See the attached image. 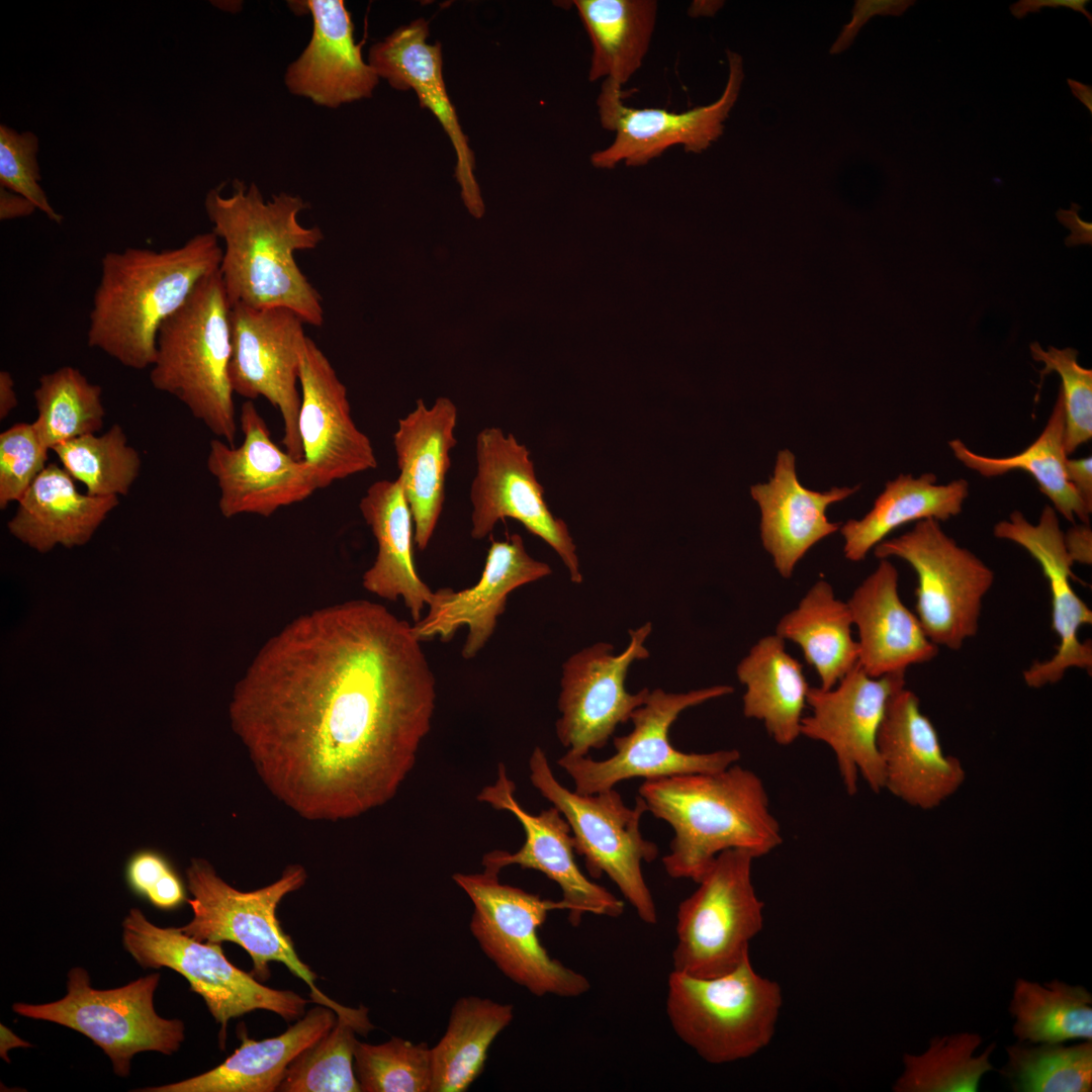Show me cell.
I'll return each mask as SVG.
<instances>
[{"mask_svg":"<svg viewBox=\"0 0 1092 1092\" xmlns=\"http://www.w3.org/2000/svg\"><path fill=\"white\" fill-rule=\"evenodd\" d=\"M413 623L353 599L297 616L236 684L234 732L280 802L308 820L390 801L431 729L436 678Z\"/></svg>","mask_w":1092,"mask_h":1092,"instance_id":"6da1fadb","label":"cell"},{"mask_svg":"<svg viewBox=\"0 0 1092 1092\" xmlns=\"http://www.w3.org/2000/svg\"><path fill=\"white\" fill-rule=\"evenodd\" d=\"M221 187L207 192L204 207L211 232L224 243L218 271L230 305L285 307L322 327V296L295 260L296 252L313 250L324 240L320 228L298 220L308 204L285 192L265 201L256 184L239 180L230 196L221 195Z\"/></svg>","mask_w":1092,"mask_h":1092,"instance_id":"7a4b0ae2","label":"cell"},{"mask_svg":"<svg viewBox=\"0 0 1092 1092\" xmlns=\"http://www.w3.org/2000/svg\"><path fill=\"white\" fill-rule=\"evenodd\" d=\"M221 257L212 232L172 249L107 252L89 313L88 346L131 369L152 366L160 328L219 269Z\"/></svg>","mask_w":1092,"mask_h":1092,"instance_id":"3957f363","label":"cell"},{"mask_svg":"<svg viewBox=\"0 0 1092 1092\" xmlns=\"http://www.w3.org/2000/svg\"><path fill=\"white\" fill-rule=\"evenodd\" d=\"M638 795L673 829L662 857L673 879L696 883L725 850L743 849L757 858L783 842L762 780L736 763L717 772L645 780Z\"/></svg>","mask_w":1092,"mask_h":1092,"instance_id":"277c9868","label":"cell"},{"mask_svg":"<svg viewBox=\"0 0 1092 1092\" xmlns=\"http://www.w3.org/2000/svg\"><path fill=\"white\" fill-rule=\"evenodd\" d=\"M230 308L217 270L160 328L150 380L157 390L183 402L212 434L235 446Z\"/></svg>","mask_w":1092,"mask_h":1092,"instance_id":"5b68a950","label":"cell"},{"mask_svg":"<svg viewBox=\"0 0 1092 1092\" xmlns=\"http://www.w3.org/2000/svg\"><path fill=\"white\" fill-rule=\"evenodd\" d=\"M783 994L754 971L749 956L733 971L695 977L672 971L666 1013L675 1034L704 1061L722 1065L750 1058L771 1040Z\"/></svg>","mask_w":1092,"mask_h":1092,"instance_id":"8992f818","label":"cell"},{"mask_svg":"<svg viewBox=\"0 0 1092 1092\" xmlns=\"http://www.w3.org/2000/svg\"><path fill=\"white\" fill-rule=\"evenodd\" d=\"M186 876L192 894L187 902L193 917L180 927L182 932L201 942L239 944L250 954L253 973L262 980L269 977L270 962L282 963L308 985L313 1002L332 1008L337 1015L349 1011L350 1007L340 1005L316 988L315 973L300 961L276 917L281 900L304 885L303 867L288 866L277 881L249 892L225 883L204 859H192Z\"/></svg>","mask_w":1092,"mask_h":1092,"instance_id":"52a82bcc","label":"cell"},{"mask_svg":"<svg viewBox=\"0 0 1092 1092\" xmlns=\"http://www.w3.org/2000/svg\"><path fill=\"white\" fill-rule=\"evenodd\" d=\"M529 769L534 788L569 824L575 853L583 856L590 877L607 875L638 917L647 924H656L657 909L642 863L656 859L659 850L640 831L641 818L647 812L644 800L638 795L635 806L630 808L615 788L593 795L566 789L554 777L539 746L530 756Z\"/></svg>","mask_w":1092,"mask_h":1092,"instance_id":"ba28073f","label":"cell"},{"mask_svg":"<svg viewBox=\"0 0 1092 1092\" xmlns=\"http://www.w3.org/2000/svg\"><path fill=\"white\" fill-rule=\"evenodd\" d=\"M452 879L473 904L472 935L506 977L536 996L577 997L589 990V981L551 958L538 937L548 913L565 910L561 900L502 884L498 874L487 871Z\"/></svg>","mask_w":1092,"mask_h":1092,"instance_id":"9c48e42d","label":"cell"},{"mask_svg":"<svg viewBox=\"0 0 1092 1092\" xmlns=\"http://www.w3.org/2000/svg\"><path fill=\"white\" fill-rule=\"evenodd\" d=\"M755 858L743 849L719 853L680 902L672 971L717 977L749 956V943L763 927L764 904L751 878Z\"/></svg>","mask_w":1092,"mask_h":1092,"instance_id":"30bf717a","label":"cell"},{"mask_svg":"<svg viewBox=\"0 0 1092 1092\" xmlns=\"http://www.w3.org/2000/svg\"><path fill=\"white\" fill-rule=\"evenodd\" d=\"M160 974L154 973L109 990L91 987L86 970L68 974V992L46 1004L15 1003L22 1016L52 1021L89 1037L111 1060L115 1074H129L130 1060L145 1051L172 1055L184 1040V1023L165 1019L154 1008Z\"/></svg>","mask_w":1092,"mask_h":1092,"instance_id":"8fae6325","label":"cell"},{"mask_svg":"<svg viewBox=\"0 0 1092 1092\" xmlns=\"http://www.w3.org/2000/svg\"><path fill=\"white\" fill-rule=\"evenodd\" d=\"M939 523L918 521L905 534L876 545L874 554L910 564L917 576L916 616L926 635L938 647L959 650L978 631L983 598L994 582V572Z\"/></svg>","mask_w":1092,"mask_h":1092,"instance_id":"7c38bea8","label":"cell"},{"mask_svg":"<svg viewBox=\"0 0 1092 1092\" xmlns=\"http://www.w3.org/2000/svg\"><path fill=\"white\" fill-rule=\"evenodd\" d=\"M733 687L720 685L687 693H666L661 689L649 695L632 716L633 730L613 738L616 752L605 760L589 756L562 755L557 764L563 768L580 795H593L613 789L620 782L642 778L711 774L739 761L737 749L712 752H684L669 741V729L680 713L713 699L732 694Z\"/></svg>","mask_w":1092,"mask_h":1092,"instance_id":"4fadbf2b","label":"cell"},{"mask_svg":"<svg viewBox=\"0 0 1092 1092\" xmlns=\"http://www.w3.org/2000/svg\"><path fill=\"white\" fill-rule=\"evenodd\" d=\"M125 949L143 968L172 969L199 994L216 1022L224 1046L230 1019L257 1009L272 1011L287 1021L304 1013L307 1001L290 990H276L238 969L224 956L220 943L201 942L180 927H159L132 908L124 918Z\"/></svg>","mask_w":1092,"mask_h":1092,"instance_id":"5bb4252c","label":"cell"},{"mask_svg":"<svg viewBox=\"0 0 1092 1092\" xmlns=\"http://www.w3.org/2000/svg\"><path fill=\"white\" fill-rule=\"evenodd\" d=\"M302 318L285 307L257 308L236 303L230 308L229 376L234 393L248 399L265 397L282 418L285 451L303 459L298 431L300 350L306 338Z\"/></svg>","mask_w":1092,"mask_h":1092,"instance_id":"9a60e30c","label":"cell"},{"mask_svg":"<svg viewBox=\"0 0 1092 1092\" xmlns=\"http://www.w3.org/2000/svg\"><path fill=\"white\" fill-rule=\"evenodd\" d=\"M476 473L470 487L471 532L480 540L498 521H519L561 558L570 579L582 581L575 544L567 525L555 518L544 499L527 447L499 428L482 429L475 440Z\"/></svg>","mask_w":1092,"mask_h":1092,"instance_id":"2e32d148","label":"cell"},{"mask_svg":"<svg viewBox=\"0 0 1092 1092\" xmlns=\"http://www.w3.org/2000/svg\"><path fill=\"white\" fill-rule=\"evenodd\" d=\"M651 623L630 630V641L620 654L613 646L600 642L571 655L562 666L558 697L560 717L556 735L566 753L586 756L592 749L603 748L617 726L628 722L633 712L644 704L649 690L636 694L626 690L630 665L649 656L644 643L651 633Z\"/></svg>","mask_w":1092,"mask_h":1092,"instance_id":"e0dca14e","label":"cell"},{"mask_svg":"<svg viewBox=\"0 0 1092 1092\" xmlns=\"http://www.w3.org/2000/svg\"><path fill=\"white\" fill-rule=\"evenodd\" d=\"M905 685V672L875 677L857 664L831 689L810 687L811 714L802 719L801 735L831 748L849 796L859 778L873 792L884 790L878 734L891 698Z\"/></svg>","mask_w":1092,"mask_h":1092,"instance_id":"ac0fdd59","label":"cell"},{"mask_svg":"<svg viewBox=\"0 0 1092 1092\" xmlns=\"http://www.w3.org/2000/svg\"><path fill=\"white\" fill-rule=\"evenodd\" d=\"M729 66L727 84L721 97L705 106L685 112L662 108H634L623 102L622 88L609 79L603 81L597 99L600 121L615 132L613 143L590 156L600 169H611L620 162L641 167L660 157L668 148L681 145L688 153H701L723 133L724 121L734 106L744 78L742 58L726 53Z\"/></svg>","mask_w":1092,"mask_h":1092,"instance_id":"d6986e66","label":"cell"},{"mask_svg":"<svg viewBox=\"0 0 1092 1092\" xmlns=\"http://www.w3.org/2000/svg\"><path fill=\"white\" fill-rule=\"evenodd\" d=\"M243 443L232 446L210 441L208 471L219 487L218 508L224 518L252 514L270 517L283 507L302 502L322 488L314 468L277 446L255 404L241 408Z\"/></svg>","mask_w":1092,"mask_h":1092,"instance_id":"ffe728a7","label":"cell"},{"mask_svg":"<svg viewBox=\"0 0 1092 1092\" xmlns=\"http://www.w3.org/2000/svg\"><path fill=\"white\" fill-rule=\"evenodd\" d=\"M516 785L508 777L503 762L497 765V778L483 787L477 795L479 802L495 810L512 813L521 823L525 841L516 852L493 850L484 854V871L499 874L517 864L544 874L561 889V901L568 911L572 926H578L584 914L617 918L624 912V902L601 885L587 879L574 858V838L564 816L552 806L533 815L515 798Z\"/></svg>","mask_w":1092,"mask_h":1092,"instance_id":"44dd1931","label":"cell"},{"mask_svg":"<svg viewBox=\"0 0 1092 1092\" xmlns=\"http://www.w3.org/2000/svg\"><path fill=\"white\" fill-rule=\"evenodd\" d=\"M994 536L1018 544L1040 565L1049 580L1052 599V627L1060 642L1056 653L1045 661L1034 662L1022 673L1029 688L1039 689L1060 681L1071 667L1092 671L1091 640L1080 641L1078 632L1092 623V612L1076 594L1071 580L1077 579L1074 564L1053 507L1046 506L1037 524H1030L1014 511L1009 520L997 523Z\"/></svg>","mask_w":1092,"mask_h":1092,"instance_id":"7402d4cb","label":"cell"},{"mask_svg":"<svg viewBox=\"0 0 1092 1092\" xmlns=\"http://www.w3.org/2000/svg\"><path fill=\"white\" fill-rule=\"evenodd\" d=\"M298 431L303 459L322 488L377 467L370 439L351 417L347 388L325 353L306 336L300 350Z\"/></svg>","mask_w":1092,"mask_h":1092,"instance_id":"603a6c76","label":"cell"},{"mask_svg":"<svg viewBox=\"0 0 1092 1092\" xmlns=\"http://www.w3.org/2000/svg\"><path fill=\"white\" fill-rule=\"evenodd\" d=\"M551 572L547 563L529 555L519 534L505 541L492 540L478 581L458 592L450 587L434 592L427 614L413 623L415 633L421 641L435 637L447 641L466 626L461 656L471 659L494 633L509 595Z\"/></svg>","mask_w":1092,"mask_h":1092,"instance_id":"cb8c5ba5","label":"cell"},{"mask_svg":"<svg viewBox=\"0 0 1092 1092\" xmlns=\"http://www.w3.org/2000/svg\"><path fill=\"white\" fill-rule=\"evenodd\" d=\"M884 790L904 803L931 810L966 780L961 760L944 752L937 730L906 687L890 700L878 734Z\"/></svg>","mask_w":1092,"mask_h":1092,"instance_id":"d4e9b609","label":"cell"},{"mask_svg":"<svg viewBox=\"0 0 1092 1092\" xmlns=\"http://www.w3.org/2000/svg\"><path fill=\"white\" fill-rule=\"evenodd\" d=\"M429 22L424 18L416 19L373 44L368 63L391 87L413 89L421 106L428 108L439 120L455 150V176L462 199L470 213L480 217L484 204L474 176V156L447 94L441 44L429 43Z\"/></svg>","mask_w":1092,"mask_h":1092,"instance_id":"484cf974","label":"cell"},{"mask_svg":"<svg viewBox=\"0 0 1092 1092\" xmlns=\"http://www.w3.org/2000/svg\"><path fill=\"white\" fill-rule=\"evenodd\" d=\"M313 19L310 40L289 65L285 84L295 95L331 108L368 98L379 77L354 40L351 15L342 0L295 2Z\"/></svg>","mask_w":1092,"mask_h":1092,"instance_id":"4316f807","label":"cell"},{"mask_svg":"<svg viewBox=\"0 0 1092 1092\" xmlns=\"http://www.w3.org/2000/svg\"><path fill=\"white\" fill-rule=\"evenodd\" d=\"M456 423L457 408L449 398L439 397L431 407L420 399L398 421L392 436L396 479L410 506L421 551L428 547L443 510L449 452L457 444Z\"/></svg>","mask_w":1092,"mask_h":1092,"instance_id":"83f0119b","label":"cell"},{"mask_svg":"<svg viewBox=\"0 0 1092 1092\" xmlns=\"http://www.w3.org/2000/svg\"><path fill=\"white\" fill-rule=\"evenodd\" d=\"M898 571L888 559L853 590L847 601L857 629V664L871 676L905 672L938 654L916 614L902 602Z\"/></svg>","mask_w":1092,"mask_h":1092,"instance_id":"f1b7e54d","label":"cell"},{"mask_svg":"<svg viewBox=\"0 0 1092 1092\" xmlns=\"http://www.w3.org/2000/svg\"><path fill=\"white\" fill-rule=\"evenodd\" d=\"M857 488L808 489L798 479L794 454L790 450L778 453L774 475L766 483L752 485L750 493L760 510L762 546L783 577L792 576L811 547L839 530L838 523L827 519L826 510Z\"/></svg>","mask_w":1092,"mask_h":1092,"instance_id":"f546056e","label":"cell"},{"mask_svg":"<svg viewBox=\"0 0 1092 1092\" xmlns=\"http://www.w3.org/2000/svg\"><path fill=\"white\" fill-rule=\"evenodd\" d=\"M359 509L377 544L375 559L363 573L362 585L380 599H401L416 623L434 590L416 569L414 520L400 483L397 479L375 481L361 498Z\"/></svg>","mask_w":1092,"mask_h":1092,"instance_id":"4dcf8cb0","label":"cell"},{"mask_svg":"<svg viewBox=\"0 0 1092 1092\" xmlns=\"http://www.w3.org/2000/svg\"><path fill=\"white\" fill-rule=\"evenodd\" d=\"M17 503V511L7 524L10 534L46 553L57 545L73 548L86 544L118 505V498L80 492L69 473L51 463Z\"/></svg>","mask_w":1092,"mask_h":1092,"instance_id":"1f68e13d","label":"cell"},{"mask_svg":"<svg viewBox=\"0 0 1092 1092\" xmlns=\"http://www.w3.org/2000/svg\"><path fill=\"white\" fill-rule=\"evenodd\" d=\"M337 1013L318 1004L282 1034L254 1040L241 1034L242 1043L223 1063L193 1078L141 1092H273L287 1068L307 1046L336 1023Z\"/></svg>","mask_w":1092,"mask_h":1092,"instance_id":"d6a6232c","label":"cell"},{"mask_svg":"<svg viewBox=\"0 0 1092 1092\" xmlns=\"http://www.w3.org/2000/svg\"><path fill=\"white\" fill-rule=\"evenodd\" d=\"M736 674L745 686L744 716L762 722L779 745L793 744L801 736L810 687L785 640L777 634L760 638L740 660Z\"/></svg>","mask_w":1092,"mask_h":1092,"instance_id":"836d02e7","label":"cell"},{"mask_svg":"<svg viewBox=\"0 0 1092 1092\" xmlns=\"http://www.w3.org/2000/svg\"><path fill=\"white\" fill-rule=\"evenodd\" d=\"M968 495L969 482L963 478L939 484L934 473L918 477L901 474L886 483L863 518L841 526L844 555L851 561L863 560L870 550L905 524L926 519L941 522L958 516Z\"/></svg>","mask_w":1092,"mask_h":1092,"instance_id":"e575fe53","label":"cell"},{"mask_svg":"<svg viewBox=\"0 0 1092 1092\" xmlns=\"http://www.w3.org/2000/svg\"><path fill=\"white\" fill-rule=\"evenodd\" d=\"M847 602L839 600L824 579L817 580L798 606L778 622L776 633L796 643L820 679L833 688L858 662V645L851 633Z\"/></svg>","mask_w":1092,"mask_h":1092,"instance_id":"d590c367","label":"cell"},{"mask_svg":"<svg viewBox=\"0 0 1092 1092\" xmlns=\"http://www.w3.org/2000/svg\"><path fill=\"white\" fill-rule=\"evenodd\" d=\"M593 54L588 80L609 79L621 88L640 69L654 31V0H574Z\"/></svg>","mask_w":1092,"mask_h":1092,"instance_id":"8d00e7d4","label":"cell"},{"mask_svg":"<svg viewBox=\"0 0 1092 1092\" xmlns=\"http://www.w3.org/2000/svg\"><path fill=\"white\" fill-rule=\"evenodd\" d=\"M510 1004L487 998H459L451 1009L446 1032L431 1049L430 1092H463L483 1071L494 1038L512 1021Z\"/></svg>","mask_w":1092,"mask_h":1092,"instance_id":"74e56055","label":"cell"},{"mask_svg":"<svg viewBox=\"0 0 1092 1092\" xmlns=\"http://www.w3.org/2000/svg\"><path fill=\"white\" fill-rule=\"evenodd\" d=\"M1065 414L1058 394L1053 411L1040 435L1026 449L1008 457H989L973 452L960 439L948 442L954 457L966 467L984 477H996L1013 470L1029 473L1053 504L1056 512L1074 523L1078 518L1089 524L1090 513L1068 480L1064 446Z\"/></svg>","mask_w":1092,"mask_h":1092,"instance_id":"f35d334b","label":"cell"},{"mask_svg":"<svg viewBox=\"0 0 1092 1092\" xmlns=\"http://www.w3.org/2000/svg\"><path fill=\"white\" fill-rule=\"evenodd\" d=\"M1009 1011L1019 1041L1063 1043L1092 1040V996L1082 986L1059 980L1043 986L1025 979L1014 983Z\"/></svg>","mask_w":1092,"mask_h":1092,"instance_id":"ab89813d","label":"cell"},{"mask_svg":"<svg viewBox=\"0 0 1092 1092\" xmlns=\"http://www.w3.org/2000/svg\"><path fill=\"white\" fill-rule=\"evenodd\" d=\"M33 397L37 417L32 424L50 450L103 427L102 387L77 368L63 366L41 375Z\"/></svg>","mask_w":1092,"mask_h":1092,"instance_id":"60d3db41","label":"cell"},{"mask_svg":"<svg viewBox=\"0 0 1092 1092\" xmlns=\"http://www.w3.org/2000/svg\"><path fill=\"white\" fill-rule=\"evenodd\" d=\"M367 1014L368 1009L355 1016L337 1015L335 1025L292 1061L277 1091H361L354 1071L355 1035L373 1028Z\"/></svg>","mask_w":1092,"mask_h":1092,"instance_id":"b9f144b4","label":"cell"},{"mask_svg":"<svg viewBox=\"0 0 1092 1092\" xmlns=\"http://www.w3.org/2000/svg\"><path fill=\"white\" fill-rule=\"evenodd\" d=\"M977 1033L935 1036L922 1055H904V1072L896 1081V1092H974L981 1077L993 1067L989 1057L995 1043L978 1056L981 1044Z\"/></svg>","mask_w":1092,"mask_h":1092,"instance_id":"7bdbcfd3","label":"cell"},{"mask_svg":"<svg viewBox=\"0 0 1092 1092\" xmlns=\"http://www.w3.org/2000/svg\"><path fill=\"white\" fill-rule=\"evenodd\" d=\"M61 466L94 496L126 495L138 478L142 460L114 424L101 435L89 434L56 446Z\"/></svg>","mask_w":1092,"mask_h":1092,"instance_id":"ee69618b","label":"cell"},{"mask_svg":"<svg viewBox=\"0 0 1092 1092\" xmlns=\"http://www.w3.org/2000/svg\"><path fill=\"white\" fill-rule=\"evenodd\" d=\"M1008 1061L999 1072L1017 1092H1090L1092 1090V1041L1063 1043L1030 1042L1006 1046Z\"/></svg>","mask_w":1092,"mask_h":1092,"instance_id":"f6af8a7d","label":"cell"},{"mask_svg":"<svg viewBox=\"0 0 1092 1092\" xmlns=\"http://www.w3.org/2000/svg\"><path fill=\"white\" fill-rule=\"evenodd\" d=\"M354 1071L363 1092H430L431 1048L399 1037L381 1044L358 1040Z\"/></svg>","mask_w":1092,"mask_h":1092,"instance_id":"bcb514c9","label":"cell"},{"mask_svg":"<svg viewBox=\"0 0 1092 1092\" xmlns=\"http://www.w3.org/2000/svg\"><path fill=\"white\" fill-rule=\"evenodd\" d=\"M1031 356L1042 362L1040 379L1051 372L1061 378L1059 395L1065 414L1064 446L1067 455L1074 453L1092 438V370L1078 362L1074 348L1043 350L1038 343L1030 344Z\"/></svg>","mask_w":1092,"mask_h":1092,"instance_id":"7dc6e473","label":"cell"},{"mask_svg":"<svg viewBox=\"0 0 1092 1092\" xmlns=\"http://www.w3.org/2000/svg\"><path fill=\"white\" fill-rule=\"evenodd\" d=\"M50 449L32 423H17L0 434V509L18 502L47 467Z\"/></svg>","mask_w":1092,"mask_h":1092,"instance_id":"c3c4849f","label":"cell"},{"mask_svg":"<svg viewBox=\"0 0 1092 1092\" xmlns=\"http://www.w3.org/2000/svg\"><path fill=\"white\" fill-rule=\"evenodd\" d=\"M38 138L31 131L18 132L0 125V185L34 203L51 220L61 223L62 214L49 202L37 163Z\"/></svg>","mask_w":1092,"mask_h":1092,"instance_id":"681fc988","label":"cell"},{"mask_svg":"<svg viewBox=\"0 0 1092 1092\" xmlns=\"http://www.w3.org/2000/svg\"><path fill=\"white\" fill-rule=\"evenodd\" d=\"M915 0H856L852 9L851 21L845 24L830 54H839L853 41L859 29L875 15H902Z\"/></svg>","mask_w":1092,"mask_h":1092,"instance_id":"f907efd6","label":"cell"},{"mask_svg":"<svg viewBox=\"0 0 1092 1092\" xmlns=\"http://www.w3.org/2000/svg\"><path fill=\"white\" fill-rule=\"evenodd\" d=\"M173 870L168 860L154 850L134 853L127 863L126 879L132 891L146 897Z\"/></svg>","mask_w":1092,"mask_h":1092,"instance_id":"816d5d0a","label":"cell"},{"mask_svg":"<svg viewBox=\"0 0 1092 1092\" xmlns=\"http://www.w3.org/2000/svg\"><path fill=\"white\" fill-rule=\"evenodd\" d=\"M1068 480L1075 488L1087 511L1092 512V457L1067 459Z\"/></svg>","mask_w":1092,"mask_h":1092,"instance_id":"f5cc1de1","label":"cell"},{"mask_svg":"<svg viewBox=\"0 0 1092 1092\" xmlns=\"http://www.w3.org/2000/svg\"><path fill=\"white\" fill-rule=\"evenodd\" d=\"M1089 3V0H1020L1011 4L1009 9L1015 18L1022 19L1028 13L1039 12L1043 7H1065L1082 13L1092 24V14L1086 8Z\"/></svg>","mask_w":1092,"mask_h":1092,"instance_id":"db71d44e","label":"cell"},{"mask_svg":"<svg viewBox=\"0 0 1092 1092\" xmlns=\"http://www.w3.org/2000/svg\"><path fill=\"white\" fill-rule=\"evenodd\" d=\"M1067 551L1073 562H1092V531L1089 524L1075 525L1064 534Z\"/></svg>","mask_w":1092,"mask_h":1092,"instance_id":"11a10c76","label":"cell"},{"mask_svg":"<svg viewBox=\"0 0 1092 1092\" xmlns=\"http://www.w3.org/2000/svg\"><path fill=\"white\" fill-rule=\"evenodd\" d=\"M36 206L21 194L0 188V219L7 220L31 215Z\"/></svg>","mask_w":1092,"mask_h":1092,"instance_id":"9f6ffc18","label":"cell"},{"mask_svg":"<svg viewBox=\"0 0 1092 1092\" xmlns=\"http://www.w3.org/2000/svg\"><path fill=\"white\" fill-rule=\"evenodd\" d=\"M15 384L12 375L6 371H0V420H4L18 404Z\"/></svg>","mask_w":1092,"mask_h":1092,"instance_id":"6f0895ef","label":"cell"},{"mask_svg":"<svg viewBox=\"0 0 1092 1092\" xmlns=\"http://www.w3.org/2000/svg\"><path fill=\"white\" fill-rule=\"evenodd\" d=\"M1072 94L1092 113V86L1074 79H1067Z\"/></svg>","mask_w":1092,"mask_h":1092,"instance_id":"680465c9","label":"cell"},{"mask_svg":"<svg viewBox=\"0 0 1092 1092\" xmlns=\"http://www.w3.org/2000/svg\"><path fill=\"white\" fill-rule=\"evenodd\" d=\"M16 1046L27 1048L30 1043L17 1037L11 1030L1 1024V1057L6 1058L7 1051Z\"/></svg>","mask_w":1092,"mask_h":1092,"instance_id":"91938a15","label":"cell"}]
</instances>
